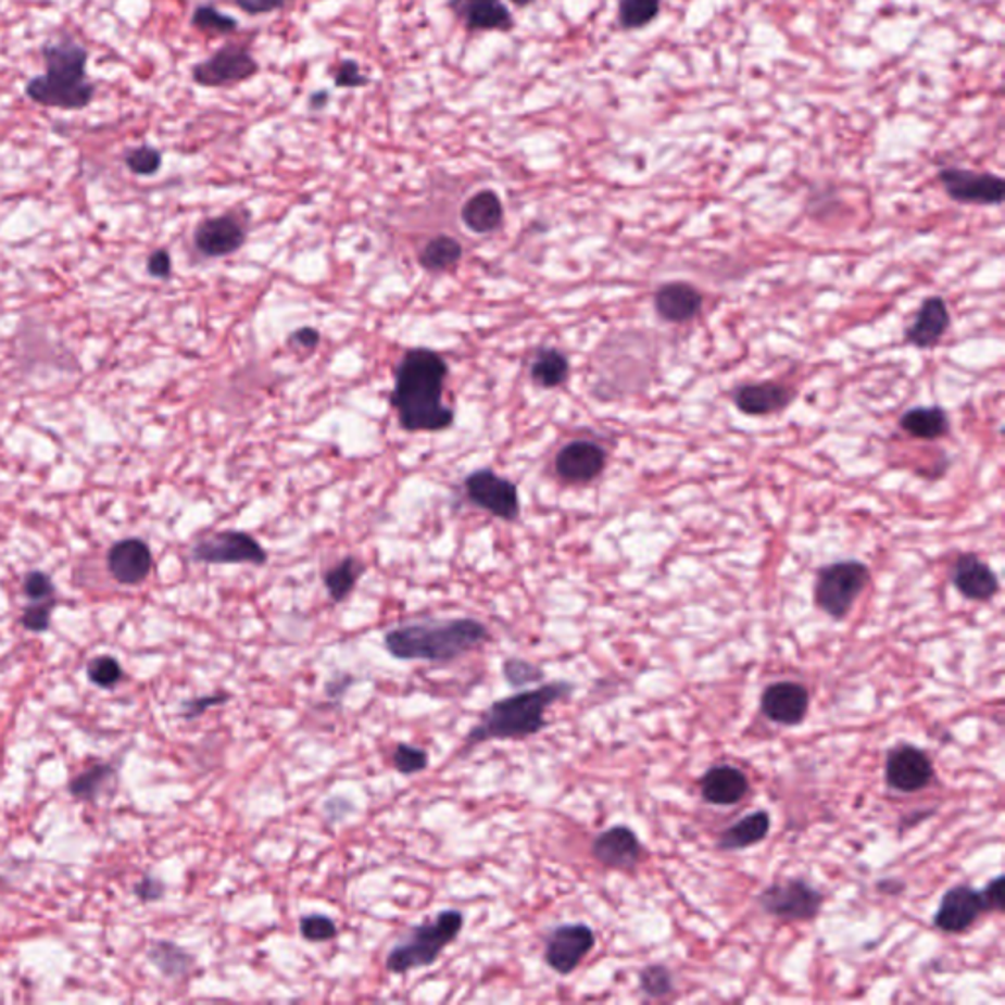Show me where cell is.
<instances>
[{"mask_svg":"<svg viewBox=\"0 0 1005 1005\" xmlns=\"http://www.w3.org/2000/svg\"><path fill=\"white\" fill-rule=\"evenodd\" d=\"M106 566L118 583L138 586L152 571V550L140 539L121 540L109 550Z\"/></svg>","mask_w":1005,"mask_h":1005,"instance_id":"19","label":"cell"},{"mask_svg":"<svg viewBox=\"0 0 1005 1005\" xmlns=\"http://www.w3.org/2000/svg\"><path fill=\"white\" fill-rule=\"evenodd\" d=\"M933 762L929 754L914 744H897L888 752L885 782L895 792H921L933 782Z\"/></svg>","mask_w":1005,"mask_h":1005,"instance_id":"11","label":"cell"},{"mask_svg":"<svg viewBox=\"0 0 1005 1005\" xmlns=\"http://www.w3.org/2000/svg\"><path fill=\"white\" fill-rule=\"evenodd\" d=\"M772 827V819L766 812H754L744 815L741 821L734 822L729 829L723 831L717 846L721 851H742L752 844H758L768 837Z\"/></svg>","mask_w":1005,"mask_h":1005,"instance_id":"27","label":"cell"},{"mask_svg":"<svg viewBox=\"0 0 1005 1005\" xmlns=\"http://www.w3.org/2000/svg\"><path fill=\"white\" fill-rule=\"evenodd\" d=\"M134 892H136V895H138L142 902H158V900H162L163 897L165 885H163L160 880L146 876L142 882L134 888Z\"/></svg>","mask_w":1005,"mask_h":1005,"instance_id":"49","label":"cell"},{"mask_svg":"<svg viewBox=\"0 0 1005 1005\" xmlns=\"http://www.w3.org/2000/svg\"><path fill=\"white\" fill-rule=\"evenodd\" d=\"M607 464V452L589 440H574L556 456V472L569 483H588L598 478Z\"/></svg>","mask_w":1005,"mask_h":1005,"instance_id":"16","label":"cell"},{"mask_svg":"<svg viewBox=\"0 0 1005 1005\" xmlns=\"http://www.w3.org/2000/svg\"><path fill=\"white\" fill-rule=\"evenodd\" d=\"M703 305V294L690 284L662 285L661 289L654 294V306L656 313L668 321V323H688L693 316L698 315Z\"/></svg>","mask_w":1005,"mask_h":1005,"instance_id":"24","label":"cell"},{"mask_svg":"<svg viewBox=\"0 0 1005 1005\" xmlns=\"http://www.w3.org/2000/svg\"><path fill=\"white\" fill-rule=\"evenodd\" d=\"M291 342L301 346V348H306V350H311V348H315V346L321 342V335L316 332L315 328H301V330H297V332L291 336Z\"/></svg>","mask_w":1005,"mask_h":1005,"instance_id":"51","label":"cell"},{"mask_svg":"<svg viewBox=\"0 0 1005 1005\" xmlns=\"http://www.w3.org/2000/svg\"><path fill=\"white\" fill-rule=\"evenodd\" d=\"M955 588L966 600L990 601L1000 591V581L994 569L975 554L958 556L951 571Z\"/></svg>","mask_w":1005,"mask_h":1005,"instance_id":"20","label":"cell"},{"mask_svg":"<svg viewBox=\"0 0 1005 1005\" xmlns=\"http://www.w3.org/2000/svg\"><path fill=\"white\" fill-rule=\"evenodd\" d=\"M148 272L153 275V277H169L172 274V257L165 252V250H155L150 260H148Z\"/></svg>","mask_w":1005,"mask_h":1005,"instance_id":"50","label":"cell"},{"mask_svg":"<svg viewBox=\"0 0 1005 1005\" xmlns=\"http://www.w3.org/2000/svg\"><path fill=\"white\" fill-rule=\"evenodd\" d=\"M640 990L649 997H664L674 990L671 972L662 965L646 966L640 972Z\"/></svg>","mask_w":1005,"mask_h":1005,"instance_id":"40","label":"cell"},{"mask_svg":"<svg viewBox=\"0 0 1005 1005\" xmlns=\"http://www.w3.org/2000/svg\"><path fill=\"white\" fill-rule=\"evenodd\" d=\"M462 221L472 233L489 234L498 230L503 223V203L499 194L489 189L472 194L462 206Z\"/></svg>","mask_w":1005,"mask_h":1005,"instance_id":"26","label":"cell"},{"mask_svg":"<svg viewBox=\"0 0 1005 1005\" xmlns=\"http://www.w3.org/2000/svg\"><path fill=\"white\" fill-rule=\"evenodd\" d=\"M450 11L467 30H513L515 21L501 0H450Z\"/></svg>","mask_w":1005,"mask_h":1005,"instance_id":"21","label":"cell"},{"mask_svg":"<svg viewBox=\"0 0 1005 1005\" xmlns=\"http://www.w3.org/2000/svg\"><path fill=\"white\" fill-rule=\"evenodd\" d=\"M949 326H951L949 306L941 297H929L921 303L914 325L905 330V338L909 344L917 346V348H933L934 344H939V340L949 330Z\"/></svg>","mask_w":1005,"mask_h":1005,"instance_id":"25","label":"cell"},{"mask_svg":"<svg viewBox=\"0 0 1005 1005\" xmlns=\"http://www.w3.org/2000/svg\"><path fill=\"white\" fill-rule=\"evenodd\" d=\"M568 374V357L558 350H542L530 367L532 381L544 389L562 386Z\"/></svg>","mask_w":1005,"mask_h":1005,"instance_id":"30","label":"cell"},{"mask_svg":"<svg viewBox=\"0 0 1005 1005\" xmlns=\"http://www.w3.org/2000/svg\"><path fill=\"white\" fill-rule=\"evenodd\" d=\"M751 790L746 774L737 766H713L701 778V797L712 805H734Z\"/></svg>","mask_w":1005,"mask_h":1005,"instance_id":"23","label":"cell"},{"mask_svg":"<svg viewBox=\"0 0 1005 1005\" xmlns=\"http://www.w3.org/2000/svg\"><path fill=\"white\" fill-rule=\"evenodd\" d=\"M467 498L491 515L513 520L518 515L517 486L493 474L491 469H478L466 479Z\"/></svg>","mask_w":1005,"mask_h":1005,"instance_id":"13","label":"cell"},{"mask_svg":"<svg viewBox=\"0 0 1005 1005\" xmlns=\"http://www.w3.org/2000/svg\"><path fill=\"white\" fill-rule=\"evenodd\" d=\"M228 700H230V695L223 691V693H214V695H203V698H194V700L185 701L184 717L185 719L201 717L206 709L216 707V705H223V703H226Z\"/></svg>","mask_w":1005,"mask_h":1005,"instance_id":"45","label":"cell"},{"mask_svg":"<svg viewBox=\"0 0 1005 1005\" xmlns=\"http://www.w3.org/2000/svg\"><path fill=\"white\" fill-rule=\"evenodd\" d=\"M761 709L770 721L795 727L809 709V691L797 681H776L762 693Z\"/></svg>","mask_w":1005,"mask_h":1005,"instance_id":"15","label":"cell"},{"mask_svg":"<svg viewBox=\"0 0 1005 1005\" xmlns=\"http://www.w3.org/2000/svg\"><path fill=\"white\" fill-rule=\"evenodd\" d=\"M366 574V564L348 556V558L338 562L335 568L328 569L325 574V588L335 603H342L348 600V595L356 589L357 581Z\"/></svg>","mask_w":1005,"mask_h":1005,"instance_id":"29","label":"cell"},{"mask_svg":"<svg viewBox=\"0 0 1005 1005\" xmlns=\"http://www.w3.org/2000/svg\"><path fill=\"white\" fill-rule=\"evenodd\" d=\"M462 257V246L452 236L432 238L420 252V264L428 272H444L456 265Z\"/></svg>","mask_w":1005,"mask_h":1005,"instance_id":"32","label":"cell"},{"mask_svg":"<svg viewBox=\"0 0 1005 1005\" xmlns=\"http://www.w3.org/2000/svg\"><path fill=\"white\" fill-rule=\"evenodd\" d=\"M464 914L457 909H442L435 921L415 925L401 943L387 955L386 968L391 975H406L415 968H427L438 960L457 934L464 929Z\"/></svg>","mask_w":1005,"mask_h":1005,"instance_id":"5","label":"cell"},{"mask_svg":"<svg viewBox=\"0 0 1005 1005\" xmlns=\"http://www.w3.org/2000/svg\"><path fill=\"white\" fill-rule=\"evenodd\" d=\"M346 678H348V674H340V676H336L335 680L328 681V683H326V695L332 698V700H340V698L344 695L346 690H348V686L352 683V681H350V683H344V686H342V681H344Z\"/></svg>","mask_w":1005,"mask_h":1005,"instance_id":"52","label":"cell"},{"mask_svg":"<svg viewBox=\"0 0 1005 1005\" xmlns=\"http://www.w3.org/2000/svg\"><path fill=\"white\" fill-rule=\"evenodd\" d=\"M511 2L517 4V7H528V4H532L535 0H511Z\"/></svg>","mask_w":1005,"mask_h":1005,"instance_id":"53","label":"cell"},{"mask_svg":"<svg viewBox=\"0 0 1005 1005\" xmlns=\"http://www.w3.org/2000/svg\"><path fill=\"white\" fill-rule=\"evenodd\" d=\"M150 960L167 978H184L193 968V956L169 941H160L150 949Z\"/></svg>","mask_w":1005,"mask_h":1005,"instance_id":"31","label":"cell"},{"mask_svg":"<svg viewBox=\"0 0 1005 1005\" xmlns=\"http://www.w3.org/2000/svg\"><path fill=\"white\" fill-rule=\"evenodd\" d=\"M870 581V569L858 560L834 562L819 569L813 600L815 605L831 619L841 620L853 610L854 601L860 598Z\"/></svg>","mask_w":1005,"mask_h":1005,"instance_id":"6","label":"cell"},{"mask_svg":"<svg viewBox=\"0 0 1005 1005\" xmlns=\"http://www.w3.org/2000/svg\"><path fill=\"white\" fill-rule=\"evenodd\" d=\"M53 607H55V600L34 601L24 610L22 625L32 632H43L50 629Z\"/></svg>","mask_w":1005,"mask_h":1005,"instance_id":"42","label":"cell"},{"mask_svg":"<svg viewBox=\"0 0 1005 1005\" xmlns=\"http://www.w3.org/2000/svg\"><path fill=\"white\" fill-rule=\"evenodd\" d=\"M489 639V629L481 620L460 617L401 625L386 632L384 644L397 661L454 662Z\"/></svg>","mask_w":1005,"mask_h":1005,"instance_id":"3","label":"cell"},{"mask_svg":"<svg viewBox=\"0 0 1005 1005\" xmlns=\"http://www.w3.org/2000/svg\"><path fill=\"white\" fill-rule=\"evenodd\" d=\"M367 83H369V79H367L364 73L360 72L357 62L344 60V62L338 65V70H336L335 73L336 87H342V89H356V87H366Z\"/></svg>","mask_w":1005,"mask_h":1005,"instance_id":"44","label":"cell"},{"mask_svg":"<svg viewBox=\"0 0 1005 1005\" xmlns=\"http://www.w3.org/2000/svg\"><path fill=\"white\" fill-rule=\"evenodd\" d=\"M793 393L790 387L774 381H761V384H749L734 391V405L737 409L751 415V417H764L780 413L782 409L790 405L793 401Z\"/></svg>","mask_w":1005,"mask_h":1005,"instance_id":"22","label":"cell"},{"mask_svg":"<svg viewBox=\"0 0 1005 1005\" xmlns=\"http://www.w3.org/2000/svg\"><path fill=\"white\" fill-rule=\"evenodd\" d=\"M46 73L26 83L24 92L46 109L81 111L95 99L97 87L87 79L89 51L79 41L63 36L41 46Z\"/></svg>","mask_w":1005,"mask_h":1005,"instance_id":"4","label":"cell"},{"mask_svg":"<svg viewBox=\"0 0 1005 1005\" xmlns=\"http://www.w3.org/2000/svg\"><path fill=\"white\" fill-rule=\"evenodd\" d=\"M299 931L306 943H326L338 937L335 919L323 914L303 915L299 921Z\"/></svg>","mask_w":1005,"mask_h":1005,"instance_id":"36","label":"cell"},{"mask_svg":"<svg viewBox=\"0 0 1005 1005\" xmlns=\"http://www.w3.org/2000/svg\"><path fill=\"white\" fill-rule=\"evenodd\" d=\"M323 812H325L328 822H338L344 821L350 813L356 812V807L348 802L346 797H328L325 805H323Z\"/></svg>","mask_w":1005,"mask_h":1005,"instance_id":"48","label":"cell"},{"mask_svg":"<svg viewBox=\"0 0 1005 1005\" xmlns=\"http://www.w3.org/2000/svg\"><path fill=\"white\" fill-rule=\"evenodd\" d=\"M574 691V683L558 680L540 686L537 690L520 691L505 700L491 703L481 713L478 725L467 732L464 749L460 754L489 741H523L535 737L549 727L547 712L556 701L566 700Z\"/></svg>","mask_w":1005,"mask_h":1005,"instance_id":"2","label":"cell"},{"mask_svg":"<svg viewBox=\"0 0 1005 1005\" xmlns=\"http://www.w3.org/2000/svg\"><path fill=\"white\" fill-rule=\"evenodd\" d=\"M24 593L30 601L55 600V586L48 574L36 569L24 578Z\"/></svg>","mask_w":1005,"mask_h":1005,"instance_id":"43","label":"cell"},{"mask_svg":"<svg viewBox=\"0 0 1005 1005\" xmlns=\"http://www.w3.org/2000/svg\"><path fill=\"white\" fill-rule=\"evenodd\" d=\"M946 194L965 204H1002L1005 185L992 173H976L963 167H943L939 172Z\"/></svg>","mask_w":1005,"mask_h":1005,"instance_id":"12","label":"cell"},{"mask_svg":"<svg viewBox=\"0 0 1005 1005\" xmlns=\"http://www.w3.org/2000/svg\"><path fill=\"white\" fill-rule=\"evenodd\" d=\"M447 376V362L437 352L427 348L406 352L397 367L391 395L401 427L409 432H437L454 423L452 409L442 403Z\"/></svg>","mask_w":1005,"mask_h":1005,"instance_id":"1","label":"cell"},{"mask_svg":"<svg viewBox=\"0 0 1005 1005\" xmlns=\"http://www.w3.org/2000/svg\"><path fill=\"white\" fill-rule=\"evenodd\" d=\"M112 778H114V768L112 766L97 764L89 770L79 774L77 778H73L72 783H70V792L77 800L92 802L106 788V783L111 782Z\"/></svg>","mask_w":1005,"mask_h":1005,"instance_id":"33","label":"cell"},{"mask_svg":"<svg viewBox=\"0 0 1005 1005\" xmlns=\"http://www.w3.org/2000/svg\"><path fill=\"white\" fill-rule=\"evenodd\" d=\"M124 162L134 175L152 177L162 169L163 155L152 146H140V148H133L124 153Z\"/></svg>","mask_w":1005,"mask_h":1005,"instance_id":"37","label":"cell"},{"mask_svg":"<svg viewBox=\"0 0 1005 1005\" xmlns=\"http://www.w3.org/2000/svg\"><path fill=\"white\" fill-rule=\"evenodd\" d=\"M240 11H244L250 16L257 14H269V12L281 11L289 0H234Z\"/></svg>","mask_w":1005,"mask_h":1005,"instance_id":"47","label":"cell"},{"mask_svg":"<svg viewBox=\"0 0 1005 1005\" xmlns=\"http://www.w3.org/2000/svg\"><path fill=\"white\" fill-rule=\"evenodd\" d=\"M191 24L197 30L214 34V36H226V34L238 30V22L230 18V16H226L223 12L216 11L214 7H209V4H203L193 12Z\"/></svg>","mask_w":1005,"mask_h":1005,"instance_id":"35","label":"cell"},{"mask_svg":"<svg viewBox=\"0 0 1005 1005\" xmlns=\"http://www.w3.org/2000/svg\"><path fill=\"white\" fill-rule=\"evenodd\" d=\"M595 933L586 924L558 925L547 939L544 963L560 976H568L593 951Z\"/></svg>","mask_w":1005,"mask_h":1005,"instance_id":"10","label":"cell"},{"mask_svg":"<svg viewBox=\"0 0 1005 1005\" xmlns=\"http://www.w3.org/2000/svg\"><path fill=\"white\" fill-rule=\"evenodd\" d=\"M900 427L914 438L937 440L949 432L951 420L943 406H915L905 411Z\"/></svg>","mask_w":1005,"mask_h":1005,"instance_id":"28","label":"cell"},{"mask_svg":"<svg viewBox=\"0 0 1005 1005\" xmlns=\"http://www.w3.org/2000/svg\"><path fill=\"white\" fill-rule=\"evenodd\" d=\"M193 560L203 564H254L264 566L267 552L264 547L240 530H223L197 542Z\"/></svg>","mask_w":1005,"mask_h":1005,"instance_id":"9","label":"cell"},{"mask_svg":"<svg viewBox=\"0 0 1005 1005\" xmlns=\"http://www.w3.org/2000/svg\"><path fill=\"white\" fill-rule=\"evenodd\" d=\"M984 912L980 892L966 883H958L944 892L934 912L933 924L943 933H965Z\"/></svg>","mask_w":1005,"mask_h":1005,"instance_id":"14","label":"cell"},{"mask_svg":"<svg viewBox=\"0 0 1005 1005\" xmlns=\"http://www.w3.org/2000/svg\"><path fill=\"white\" fill-rule=\"evenodd\" d=\"M87 674L92 683L99 688H114L118 681L123 680V668L121 664L114 661L112 656H99L92 658L87 666Z\"/></svg>","mask_w":1005,"mask_h":1005,"instance_id":"41","label":"cell"},{"mask_svg":"<svg viewBox=\"0 0 1005 1005\" xmlns=\"http://www.w3.org/2000/svg\"><path fill=\"white\" fill-rule=\"evenodd\" d=\"M662 0H619V24L625 30L649 26L661 12Z\"/></svg>","mask_w":1005,"mask_h":1005,"instance_id":"34","label":"cell"},{"mask_svg":"<svg viewBox=\"0 0 1005 1005\" xmlns=\"http://www.w3.org/2000/svg\"><path fill=\"white\" fill-rule=\"evenodd\" d=\"M503 676L513 688H525L530 683L544 680V670L523 658H507L503 662Z\"/></svg>","mask_w":1005,"mask_h":1005,"instance_id":"39","label":"cell"},{"mask_svg":"<svg viewBox=\"0 0 1005 1005\" xmlns=\"http://www.w3.org/2000/svg\"><path fill=\"white\" fill-rule=\"evenodd\" d=\"M758 904L766 914L783 921H812L821 909L822 894L812 883L795 878L768 885L758 895Z\"/></svg>","mask_w":1005,"mask_h":1005,"instance_id":"7","label":"cell"},{"mask_svg":"<svg viewBox=\"0 0 1005 1005\" xmlns=\"http://www.w3.org/2000/svg\"><path fill=\"white\" fill-rule=\"evenodd\" d=\"M244 240V226L233 214L206 218L194 230L197 250L209 257L234 254L242 248Z\"/></svg>","mask_w":1005,"mask_h":1005,"instance_id":"18","label":"cell"},{"mask_svg":"<svg viewBox=\"0 0 1005 1005\" xmlns=\"http://www.w3.org/2000/svg\"><path fill=\"white\" fill-rule=\"evenodd\" d=\"M1004 876H997L980 892L985 912H995V914L1004 912Z\"/></svg>","mask_w":1005,"mask_h":1005,"instance_id":"46","label":"cell"},{"mask_svg":"<svg viewBox=\"0 0 1005 1005\" xmlns=\"http://www.w3.org/2000/svg\"><path fill=\"white\" fill-rule=\"evenodd\" d=\"M257 72L260 65L250 51L236 43H226L221 50L214 51L211 58L197 63L191 75L201 87H228L248 81Z\"/></svg>","mask_w":1005,"mask_h":1005,"instance_id":"8","label":"cell"},{"mask_svg":"<svg viewBox=\"0 0 1005 1005\" xmlns=\"http://www.w3.org/2000/svg\"><path fill=\"white\" fill-rule=\"evenodd\" d=\"M393 768L401 776H413L428 768V752L406 742H399L393 752Z\"/></svg>","mask_w":1005,"mask_h":1005,"instance_id":"38","label":"cell"},{"mask_svg":"<svg viewBox=\"0 0 1005 1005\" xmlns=\"http://www.w3.org/2000/svg\"><path fill=\"white\" fill-rule=\"evenodd\" d=\"M591 854L605 868L630 870L639 864L642 846L632 829L625 825H615L593 839Z\"/></svg>","mask_w":1005,"mask_h":1005,"instance_id":"17","label":"cell"}]
</instances>
